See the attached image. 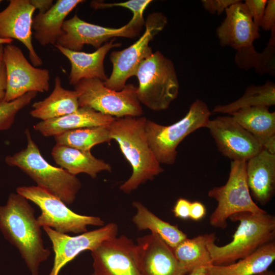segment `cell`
<instances>
[{"instance_id":"cell-1","label":"cell","mask_w":275,"mask_h":275,"mask_svg":"<svg viewBox=\"0 0 275 275\" xmlns=\"http://www.w3.org/2000/svg\"><path fill=\"white\" fill-rule=\"evenodd\" d=\"M41 227L33 208L21 195L10 194L7 204L0 206V230L18 249L31 275H38L40 264L50 255L44 245Z\"/></svg>"},{"instance_id":"cell-2","label":"cell","mask_w":275,"mask_h":275,"mask_svg":"<svg viewBox=\"0 0 275 275\" xmlns=\"http://www.w3.org/2000/svg\"><path fill=\"white\" fill-rule=\"evenodd\" d=\"M147 118L125 116L116 118L109 125L110 136L118 144L132 170L130 177L120 186L130 194L140 185L163 171L151 149L146 133Z\"/></svg>"},{"instance_id":"cell-3","label":"cell","mask_w":275,"mask_h":275,"mask_svg":"<svg viewBox=\"0 0 275 275\" xmlns=\"http://www.w3.org/2000/svg\"><path fill=\"white\" fill-rule=\"evenodd\" d=\"M229 219L239 222L231 241L223 246L216 245L215 240L207 244L212 264L233 263L274 240L275 217L266 211L260 213L238 212Z\"/></svg>"},{"instance_id":"cell-4","label":"cell","mask_w":275,"mask_h":275,"mask_svg":"<svg viewBox=\"0 0 275 275\" xmlns=\"http://www.w3.org/2000/svg\"><path fill=\"white\" fill-rule=\"evenodd\" d=\"M26 147L5 158L7 164L16 167L37 184L60 198L66 205L73 203L81 187L76 176L52 166L41 155L28 128L25 130Z\"/></svg>"},{"instance_id":"cell-5","label":"cell","mask_w":275,"mask_h":275,"mask_svg":"<svg viewBox=\"0 0 275 275\" xmlns=\"http://www.w3.org/2000/svg\"><path fill=\"white\" fill-rule=\"evenodd\" d=\"M135 76L139 100L152 111L167 109L178 96L179 83L174 65L159 50L141 63Z\"/></svg>"},{"instance_id":"cell-6","label":"cell","mask_w":275,"mask_h":275,"mask_svg":"<svg viewBox=\"0 0 275 275\" xmlns=\"http://www.w3.org/2000/svg\"><path fill=\"white\" fill-rule=\"evenodd\" d=\"M211 112L203 101L197 99L185 116L170 125H162L147 120L146 133L149 146L160 163L173 164L177 154V148L188 135L207 127Z\"/></svg>"},{"instance_id":"cell-7","label":"cell","mask_w":275,"mask_h":275,"mask_svg":"<svg viewBox=\"0 0 275 275\" xmlns=\"http://www.w3.org/2000/svg\"><path fill=\"white\" fill-rule=\"evenodd\" d=\"M17 193L31 201L41 210L37 218L41 227H48L64 234H81L87 231V226L102 227L104 221L99 217L77 214L70 210L58 197L38 186H22Z\"/></svg>"},{"instance_id":"cell-8","label":"cell","mask_w":275,"mask_h":275,"mask_svg":"<svg viewBox=\"0 0 275 275\" xmlns=\"http://www.w3.org/2000/svg\"><path fill=\"white\" fill-rule=\"evenodd\" d=\"M74 86L79 107H89L116 118L143 115L137 87L132 84L117 91L105 87L98 78H85Z\"/></svg>"},{"instance_id":"cell-9","label":"cell","mask_w":275,"mask_h":275,"mask_svg":"<svg viewBox=\"0 0 275 275\" xmlns=\"http://www.w3.org/2000/svg\"><path fill=\"white\" fill-rule=\"evenodd\" d=\"M246 162L232 161L229 178L225 184L212 188L208 196L217 202V205L209 217L210 225L224 229L227 219L241 212L260 213L266 211L253 201L247 183Z\"/></svg>"},{"instance_id":"cell-10","label":"cell","mask_w":275,"mask_h":275,"mask_svg":"<svg viewBox=\"0 0 275 275\" xmlns=\"http://www.w3.org/2000/svg\"><path fill=\"white\" fill-rule=\"evenodd\" d=\"M167 23L168 19L163 13L149 14L145 22V31L139 40L127 48L111 53L113 70L109 78L103 81L105 87L117 91L125 87L127 79L135 76L141 63L152 54L149 43Z\"/></svg>"},{"instance_id":"cell-11","label":"cell","mask_w":275,"mask_h":275,"mask_svg":"<svg viewBox=\"0 0 275 275\" xmlns=\"http://www.w3.org/2000/svg\"><path fill=\"white\" fill-rule=\"evenodd\" d=\"M4 60L7 74L4 101L14 100L29 92L44 93L49 90V70L32 65L19 47L12 43L5 44Z\"/></svg>"},{"instance_id":"cell-12","label":"cell","mask_w":275,"mask_h":275,"mask_svg":"<svg viewBox=\"0 0 275 275\" xmlns=\"http://www.w3.org/2000/svg\"><path fill=\"white\" fill-rule=\"evenodd\" d=\"M144 24L131 19L119 28L104 27L90 23L81 19L75 14L65 20L62 32L56 44L73 51H80L86 45L98 49L112 38L121 37L132 38L139 34Z\"/></svg>"},{"instance_id":"cell-13","label":"cell","mask_w":275,"mask_h":275,"mask_svg":"<svg viewBox=\"0 0 275 275\" xmlns=\"http://www.w3.org/2000/svg\"><path fill=\"white\" fill-rule=\"evenodd\" d=\"M43 228L51 242L54 253L49 275H59L61 269L80 253L86 250L93 251L103 242L117 236L118 233V225L114 223L74 236L58 232L48 227Z\"/></svg>"},{"instance_id":"cell-14","label":"cell","mask_w":275,"mask_h":275,"mask_svg":"<svg viewBox=\"0 0 275 275\" xmlns=\"http://www.w3.org/2000/svg\"><path fill=\"white\" fill-rule=\"evenodd\" d=\"M207 128L219 151L232 161L246 162L263 149L256 139L231 116L210 119Z\"/></svg>"},{"instance_id":"cell-15","label":"cell","mask_w":275,"mask_h":275,"mask_svg":"<svg viewBox=\"0 0 275 275\" xmlns=\"http://www.w3.org/2000/svg\"><path fill=\"white\" fill-rule=\"evenodd\" d=\"M91 255L93 275H141L135 260V244L125 235L103 242Z\"/></svg>"},{"instance_id":"cell-16","label":"cell","mask_w":275,"mask_h":275,"mask_svg":"<svg viewBox=\"0 0 275 275\" xmlns=\"http://www.w3.org/2000/svg\"><path fill=\"white\" fill-rule=\"evenodd\" d=\"M135 260L141 275H185L186 270L173 249L157 234L139 237L135 244Z\"/></svg>"},{"instance_id":"cell-17","label":"cell","mask_w":275,"mask_h":275,"mask_svg":"<svg viewBox=\"0 0 275 275\" xmlns=\"http://www.w3.org/2000/svg\"><path fill=\"white\" fill-rule=\"evenodd\" d=\"M36 9L30 0H11L8 6L0 12V38L16 39L25 46L29 59L35 67L43 61L32 44L33 15Z\"/></svg>"},{"instance_id":"cell-18","label":"cell","mask_w":275,"mask_h":275,"mask_svg":"<svg viewBox=\"0 0 275 275\" xmlns=\"http://www.w3.org/2000/svg\"><path fill=\"white\" fill-rule=\"evenodd\" d=\"M225 12L226 17L216 30L220 45L236 51L253 45L260 36L259 27L253 21L244 3L239 0Z\"/></svg>"},{"instance_id":"cell-19","label":"cell","mask_w":275,"mask_h":275,"mask_svg":"<svg viewBox=\"0 0 275 275\" xmlns=\"http://www.w3.org/2000/svg\"><path fill=\"white\" fill-rule=\"evenodd\" d=\"M245 172L252 198L262 205L268 203L275 190V154L263 149L246 162Z\"/></svg>"},{"instance_id":"cell-20","label":"cell","mask_w":275,"mask_h":275,"mask_svg":"<svg viewBox=\"0 0 275 275\" xmlns=\"http://www.w3.org/2000/svg\"><path fill=\"white\" fill-rule=\"evenodd\" d=\"M115 38L112 39L92 53L73 51L55 44L56 48L70 63L69 84L74 86L85 78H98L103 81H105L107 77L104 68V58L110 49L121 45V43H115Z\"/></svg>"},{"instance_id":"cell-21","label":"cell","mask_w":275,"mask_h":275,"mask_svg":"<svg viewBox=\"0 0 275 275\" xmlns=\"http://www.w3.org/2000/svg\"><path fill=\"white\" fill-rule=\"evenodd\" d=\"M115 118L104 115L93 109L79 107L75 112L45 121L34 125V129L45 136H54L65 131L76 129L109 125Z\"/></svg>"},{"instance_id":"cell-22","label":"cell","mask_w":275,"mask_h":275,"mask_svg":"<svg viewBox=\"0 0 275 275\" xmlns=\"http://www.w3.org/2000/svg\"><path fill=\"white\" fill-rule=\"evenodd\" d=\"M82 0H58L44 13L33 18L32 28L35 39L42 46L54 45L62 32L65 18Z\"/></svg>"},{"instance_id":"cell-23","label":"cell","mask_w":275,"mask_h":275,"mask_svg":"<svg viewBox=\"0 0 275 275\" xmlns=\"http://www.w3.org/2000/svg\"><path fill=\"white\" fill-rule=\"evenodd\" d=\"M51 154L57 164L75 176L85 173L95 179L99 173L112 170L109 163L97 158L91 151H84L56 144Z\"/></svg>"},{"instance_id":"cell-24","label":"cell","mask_w":275,"mask_h":275,"mask_svg":"<svg viewBox=\"0 0 275 275\" xmlns=\"http://www.w3.org/2000/svg\"><path fill=\"white\" fill-rule=\"evenodd\" d=\"M30 115L41 121L59 118L79 108L78 94L75 90L64 89L60 76H57L50 94L43 100L33 103Z\"/></svg>"},{"instance_id":"cell-25","label":"cell","mask_w":275,"mask_h":275,"mask_svg":"<svg viewBox=\"0 0 275 275\" xmlns=\"http://www.w3.org/2000/svg\"><path fill=\"white\" fill-rule=\"evenodd\" d=\"M275 260V241L260 247L248 256L224 265L206 266V275H254L268 270Z\"/></svg>"},{"instance_id":"cell-26","label":"cell","mask_w":275,"mask_h":275,"mask_svg":"<svg viewBox=\"0 0 275 275\" xmlns=\"http://www.w3.org/2000/svg\"><path fill=\"white\" fill-rule=\"evenodd\" d=\"M230 115L256 139L262 148L275 137V112H270L268 107L242 108Z\"/></svg>"},{"instance_id":"cell-27","label":"cell","mask_w":275,"mask_h":275,"mask_svg":"<svg viewBox=\"0 0 275 275\" xmlns=\"http://www.w3.org/2000/svg\"><path fill=\"white\" fill-rule=\"evenodd\" d=\"M132 205L136 209L132 221L138 230H150L159 235L172 249L187 238L186 234L177 226L159 218L141 202L134 201Z\"/></svg>"},{"instance_id":"cell-28","label":"cell","mask_w":275,"mask_h":275,"mask_svg":"<svg viewBox=\"0 0 275 275\" xmlns=\"http://www.w3.org/2000/svg\"><path fill=\"white\" fill-rule=\"evenodd\" d=\"M215 240V233L187 237L173 249V252L180 265L189 273L197 267L212 264L207 244Z\"/></svg>"},{"instance_id":"cell-29","label":"cell","mask_w":275,"mask_h":275,"mask_svg":"<svg viewBox=\"0 0 275 275\" xmlns=\"http://www.w3.org/2000/svg\"><path fill=\"white\" fill-rule=\"evenodd\" d=\"M271 36L266 46L261 52L257 51L254 45L236 51L235 62L241 69H254L259 74L275 75V28L271 31Z\"/></svg>"},{"instance_id":"cell-30","label":"cell","mask_w":275,"mask_h":275,"mask_svg":"<svg viewBox=\"0 0 275 275\" xmlns=\"http://www.w3.org/2000/svg\"><path fill=\"white\" fill-rule=\"evenodd\" d=\"M275 104V84L267 80L262 85H250L238 99L224 105L215 106L211 113L228 114L230 115L242 108L254 107H269Z\"/></svg>"},{"instance_id":"cell-31","label":"cell","mask_w":275,"mask_h":275,"mask_svg":"<svg viewBox=\"0 0 275 275\" xmlns=\"http://www.w3.org/2000/svg\"><path fill=\"white\" fill-rule=\"evenodd\" d=\"M56 144L84 151H91L95 145L108 143L112 140L109 125L86 127L68 130L53 136Z\"/></svg>"},{"instance_id":"cell-32","label":"cell","mask_w":275,"mask_h":275,"mask_svg":"<svg viewBox=\"0 0 275 275\" xmlns=\"http://www.w3.org/2000/svg\"><path fill=\"white\" fill-rule=\"evenodd\" d=\"M37 94V92H31L14 100L0 102V130L10 128L18 112L28 105Z\"/></svg>"},{"instance_id":"cell-33","label":"cell","mask_w":275,"mask_h":275,"mask_svg":"<svg viewBox=\"0 0 275 275\" xmlns=\"http://www.w3.org/2000/svg\"><path fill=\"white\" fill-rule=\"evenodd\" d=\"M152 1L151 0H130L124 2L115 3H104L102 2H92L91 6L95 9H103L113 7H121L130 10L133 13L132 19L145 23L143 13L147 7Z\"/></svg>"},{"instance_id":"cell-34","label":"cell","mask_w":275,"mask_h":275,"mask_svg":"<svg viewBox=\"0 0 275 275\" xmlns=\"http://www.w3.org/2000/svg\"><path fill=\"white\" fill-rule=\"evenodd\" d=\"M244 3L246 6L253 21L260 28L267 0H245Z\"/></svg>"},{"instance_id":"cell-35","label":"cell","mask_w":275,"mask_h":275,"mask_svg":"<svg viewBox=\"0 0 275 275\" xmlns=\"http://www.w3.org/2000/svg\"><path fill=\"white\" fill-rule=\"evenodd\" d=\"M239 0H202L204 9L212 14H222L231 5Z\"/></svg>"},{"instance_id":"cell-36","label":"cell","mask_w":275,"mask_h":275,"mask_svg":"<svg viewBox=\"0 0 275 275\" xmlns=\"http://www.w3.org/2000/svg\"><path fill=\"white\" fill-rule=\"evenodd\" d=\"M260 27L265 31L275 28V1L267 0L264 15Z\"/></svg>"},{"instance_id":"cell-37","label":"cell","mask_w":275,"mask_h":275,"mask_svg":"<svg viewBox=\"0 0 275 275\" xmlns=\"http://www.w3.org/2000/svg\"><path fill=\"white\" fill-rule=\"evenodd\" d=\"M7 85V74L4 60V44L0 45V102L4 101Z\"/></svg>"},{"instance_id":"cell-38","label":"cell","mask_w":275,"mask_h":275,"mask_svg":"<svg viewBox=\"0 0 275 275\" xmlns=\"http://www.w3.org/2000/svg\"><path fill=\"white\" fill-rule=\"evenodd\" d=\"M191 202L184 198H179L176 202L173 212L176 217L186 219L189 218V210Z\"/></svg>"},{"instance_id":"cell-39","label":"cell","mask_w":275,"mask_h":275,"mask_svg":"<svg viewBox=\"0 0 275 275\" xmlns=\"http://www.w3.org/2000/svg\"><path fill=\"white\" fill-rule=\"evenodd\" d=\"M206 214V209L201 202L195 201L191 202L189 210V218L194 221L202 219Z\"/></svg>"},{"instance_id":"cell-40","label":"cell","mask_w":275,"mask_h":275,"mask_svg":"<svg viewBox=\"0 0 275 275\" xmlns=\"http://www.w3.org/2000/svg\"><path fill=\"white\" fill-rule=\"evenodd\" d=\"M30 2L36 9H38L39 13L47 12L53 5L52 0H30Z\"/></svg>"},{"instance_id":"cell-41","label":"cell","mask_w":275,"mask_h":275,"mask_svg":"<svg viewBox=\"0 0 275 275\" xmlns=\"http://www.w3.org/2000/svg\"><path fill=\"white\" fill-rule=\"evenodd\" d=\"M206 266H201L193 269L189 275H206Z\"/></svg>"},{"instance_id":"cell-42","label":"cell","mask_w":275,"mask_h":275,"mask_svg":"<svg viewBox=\"0 0 275 275\" xmlns=\"http://www.w3.org/2000/svg\"><path fill=\"white\" fill-rule=\"evenodd\" d=\"M13 41V39L0 38V45L11 44Z\"/></svg>"},{"instance_id":"cell-43","label":"cell","mask_w":275,"mask_h":275,"mask_svg":"<svg viewBox=\"0 0 275 275\" xmlns=\"http://www.w3.org/2000/svg\"><path fill=\"white\" fill-rule=\"evenodd\" d=\"M254 275H275V273L273 271L271 270H267L266 271Z\"/></svg>"},{"instance_id":"cell-44","label":"cell","mask_w":275,"mask_h":275,"mask_svg":"<svg viewBox=\"0 0 275 275\" xmlns=\"http://www.w3.org/2000/svg\"><path fill=\"white\" fill-rule=\"evenodd\" d=\"M1 2H2V1H1V0H0V3H1Z\"/></svg>"},{"instance_id":"cell-45","label":"cell","mask_w":275,"mask_h":275,"mask_svg":"<svg viewBox=\"0 0 275 275\" xmlns=\"http://www.w3.org/2000/svg\"><path fill=\"white\" fill-rule=\"evenodd\" d=\"M91 275H93V274H91Z\"/></svg>"}]
</instances>
